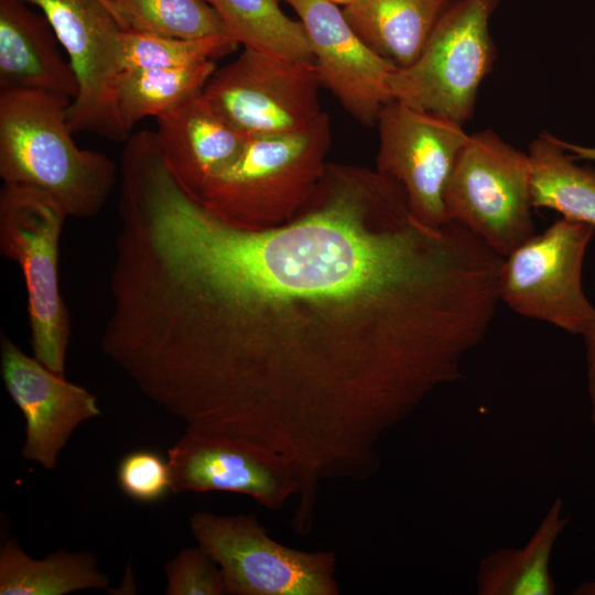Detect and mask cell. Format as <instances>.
I'll list each match as a JSON object with an SVG mask.
<instances>
[{
    "label": "cell",
    "mask_w": 595,
    "mask_h": 595,
    "mask_svg": "<svg viewBox=\"0 0 595 595\" xmlns=\"http://www.w3.org/2000/svg\"><path fill=\"white\" fill-rule=\"evenodd\" d=\"M118 218L101 353L186 430L281 455L304 515L323 482L378 470L383 434L463 377L500 302V257L420 221L377 170L327 163L292 220L249 230L154 159Z\"/></svg>",
    "instance_id": "6da1fadb"
},
{
    "label": "cell",
    "mask_w": 595,
    "mask_h": 595,
    "mask_svg": "<svg viewBox=\"0 0 595 595\" xmlns=\"http://www.w3.org/2000/svg\"><path fill=\"white\" fill-rule=\"evenodd\" d=\"M71 98L37 91H0V177L54 199L67 217L100 213L117 182L101 152L79 149L66 116Z\"/></svg>",
    "instance_id": "7a4b0ae2"
},
{
    "label": "cell",
    "mask_w": 595,
    "mask_h": 595,
    "mask_svg": "<svg viewBox=\"0 0 595 595\" xmlns=\"http://www.w3.org/2000/svg\"><path fill=\"white\" fill-rule=\"evenodd\" d=\"M331 143V121L324 111L302 130L248 137L232 163L194 197L223 220L244 229L281 226L313 194L326 169Z\"/></svg>",
    "instance_id": "3957f363"
},
{
    "label": "cell",
    "mask_w": 595,
    "mask_h": 595,
    "mask_svg": "<svg viewBox=\"0 0 595 595\" xmlns=\"http://www.w3.org/2000/svg\"><path fill=\"white\" fill-rule=\"evenodd\" d=\"M66 213L34 188L3 184L0 191V252L24 277L34 357L64 375L69 313L60 291V238Z\"/></svg>",
    "instance_id": "277c9868"
},
{
    "label": "cell",
    "mask_w": 595,
    "mask_h": 595,
    "mask_svg": "<svg viewBox=\"0 0 595 595\" xmlns=\"http://www.w3.org/2000/svg\"><path fill=\"white\" fill-rule=\"evenodd\" d=\"M499 0H455L419 57L389 77L392 99L461 125L473 117L477 91L496 51L488 21Z\"/></svg>",
    "instance_id": "5b68a950"
},
{
    "label": "cell",
    "mask_w": 595,
    "mask_h": 595,
    "mask_svg": "<svg viewBox=\"0 0 595 595\" xmlns=\"http://www.w3.org/2000/svg\"><path fill=\"white\" fill-rule=\"evenodd\" d=\"M443 199L447 220L504 258L534 235L529 154L491 130L468 136Z\"/></svg>",
    "instance_id": "8992f818"
},
{
    "label": "cell",
    "mask_w": 595,
    "mask_h": 595,
    "mask_svg": "<svg viewBox=\"0 0 595 595\" xmlns=\"http://www.w3.org/2000/svg\"><path fill=\"white\" fill-rule=\"evenodd\" d=\"M191 532L219 566L230 595H338L336 555L286 547L255 513L195 512Z\"/></svg>",
    "instance_id": "52a82bcc"
},
{
    "label": "cell",
    "mask_w": 595,
    "mask_h": 595,
    "mask_svg": "<svg viewBox=\"0 0 595 595\" xmlns=\"http://www.w3.org/2000/svg\"><path fill=\"white\" fill-rule=\"evenodd\" d=\"M595 227L563 217L507 257L499 274L500 302L516 313L584 335L595 307L582 286V267Z\"/></svg>",
    "instance_id": "ba28073f"
},
{
    "label": "cell",
    "mask_w": 595,
    "mask_h": 595,
    "mask_svg": "<svg viewBox=\"0 0 595 595\" xmlns=\"http://www.w3.org/2000/svg\"><path fill=\"white\" fill-rule=\"evenodd\" d=\"M314 62L244 47L216 68L202 94L212 108L247 137L286 133L312 125L323 112Z\"/></svg>",
    "instance_id": "9c48e42d"
},
{
    "label": "cell",
    "mask_w": 595,
    "mask_h": 595,
    "mask_svg": "<svg viewBox=\"0 0 595 595\" xmlns=\"http://www.w3.org/2000/svg\"><path fill=\"white\" fill-rule=\"evenodd\" d=\"M36 6L65 48L79 90L66 109L73 133L127 141L115 104L121 30L99 0H24Z\"/></svg>",
    "instance_id": "30bf717a"
},
{
    "label": "cell",
    "mask_w": 595,
    "mask_h": 595,
    "mask_svg": "<svg viewBox=\"0 0 595 595\" xmlns=\"http://www.w3.org/2000/svg\"><path fill=\"white\" fill-rule=\"evenodd\" d=\"M377 171L399 183L412 214L441 227L447 220L444 190L468 134L448 118L392 100L377 118Z\"/></svg>",
    "instance_id": "8fae6325"
},
{
    "label": "cell",
    "mask_w": 595,
    "mask_h": 595,
    "mask_svg": "<svg viewBox=\"0 0 595 595\" xmlns=\"http://www.w3.org/2000/svg\"><path fill=\"white\" fill-rule=\"evenodd\" d=\"M167 463L174 494L229 491L279 510L298 491L294 472L281 455L241 437L185 430L167 451Z\"/></svg>",
    "instance_id": "7c38bea8"
},
{
    "label": "cell",
    "mask_w": 595,
    "mask_h": 595,
    "mask_svg": "<svg viewBox=\"0 0 595 595\" xmlns=\"http://www.w3.org/2000/svg\"><path fill=\"white\" fill-rule=\"evenodd\" d=\"M282 1L293 8L305 29L321 85L356 120L376 123L382 107L393 100L388 82L397 67L359 39L333 1Z\"/></svg>",
    "instance_id": "4fadbf2b"
},
{
    "label": "cell",
    "mask_w": 595,
    "mask_h": 595,
    "mask_svg": "<svg viewBox=\"0 0 595 595\" xmlns=\"http://www.w3.org/2000/svg\"><path fill=\"white\" fill-rule=\"evenodd\" d=\"M0 350L3 382L25 419L22 457L54 469L76 428L100 415L97 398L23 353L3 332Z\"/></svg>",
    "instance_id": "5bb4252c"
},
{
    "label": "cell",
    "mask_w": 595,
    "mask_h": 595,
    "mask_svg": "<svg viewBox=\"0 0 595 595\" xmlns=\"http://www.w3.org/2000/svg\"><path fill=\"white\" fill-rule=\"evenodd\" d=\"M202 91L156 118L165 163L193 196L232 163L248 139L212 108Z\"/></svg>",
    "instance_id": "9a60e30c"
},
{
    "label": "cell",
    "mask_w": 595,
    "mask_h": 595,
    "mask_svg": "<svg viewBox=\"0 0 595 595\" xmlns=\"http://www.w3.org/2000/svg\"><path fill=\"white\" fill-rule=\"evenodd\" d=\"M24 0H0V91L37 90L73 100L75 72L46 17Z\"/></svg>",
    "instance_id": "2e32d148"
},
{
    "label": "cell",
    "mask_w": 595,
    "mask_h": 595,
    "mask_svg": "<svg viewBox=\"0 0 595 595\" xmlns=\"http://www.w3.org/2000/svg\"><path fill=\"white\" fill-rule=\"evenodd\" d=\"M451 0H351L343 14L359 39L397 68L421 54Z\"/></svg>",
    "instance_id": "e0dca14e"
},
{
    "label": "cell",
    "mask_w": 595,
    "mask_h": 595,
    "mask_svg": "<svg viewBox=\"0 0 595 595\" xmlns=\"http://www.w3.org/2000/svg\"><path fill=\"white\" fill-rule=\"evenodd\" d=\"M563 502L556 498L529 542L502 548L483 558L476 575L480 595H551L555 585L549 564L551 552L569 518L561 517Z\"/></svg>",
    "instance_id": "ac0fdd59"
},
{
    "label": "cell",
    "mask_w": 595,
    "mask_h": 595,
    "mask_svg": "<svg viewBox=\"0 0 595 595\" xmlns=\"http://www.w3.org/2000/svg\"><path fill=\"white\" fill-rule=\"evenodd\" d=\"M108 577L94 554L58 550L42 560L28 555L14 539L0 550V595H64L104 589Z\"/></svg>",
    "instance_id": "d6986e66"
},
{
    "label": "cell",
    "mask_w": 595,
    "mask_h": 595,
    "mask_svg": "<svg viewBox=\"0 0 595 595\" xmlns=\"http://www.w3.org/2000/svg\"><path fill=\"white\" fill-rule=\"evenodd\" d=\"M528 154L533 208L553 209L595 227V169L577 165L548 132L530 143Z\"/></svg>",
    "instance_id": "ffe728a7"
},
{
    "label": "cell",
    "mask_w": 595,
    "mask_h": 595,
    "mask_svg": "<svg viewBox=\"0 0 595 595\" xmlns=\"http://www.w3.org/2000/svg\"><path fill=\"white\" fill-rule=\"evenodd\" d=\"M215 61L175 68L121 71L115 86V104L127 132L141 119L159 116L201 93L216 71Z\"/></svg>",
    "instance_id": "44dd1931"
},
{
    "label": "cell",
    "mask_w": 595,
    "mask_h": 595,
    "mask_svg": "<svg viewBox=\"0 0 595 595\" xmlns=\"http://www.w3.org/2000/svg\"><path fill=\"white\" fill-rule=\"evenodd\" d=\"M205 1L219 15L225 34L244 47L314 62L303 24L285 15L277 0Z\"/></svg>",
    "instance_id": "7402d4cb"
},
{
    "label": "cell",
    "mask_w": 595,
    "mask_h": 595,
    "mask_svg": "<svg viewBox=\"0 0 595 595\" xmlns=\"http://www.w3.org/2000/svg\"><path fill=\"white\" fill-rule=\"evenodd\" d=\"M99 1L122 32L187 39L225 34L219 15L205 0Z\"/></svg>",
    "instance_id": "603a6c76"
},
{
    "label": "cell",
    "mask_w": 595,
    "mask_h": 595,
    "mask_svg": "<svg viewBox=\"0 0 595 595\" xmlns=\"http://www.w3.org/2000/svg\"><path fill=\"white\" fill-rule=\"evenodd\" d=\"M239 44L225 34L176 37L121 32V71L185 67L215 61L232 53Z\"/></svg>",
    "instance_id": "cb8c5ba5"
},
{
    "label": "cell",
    "mask_w": 595,
    "mask_h": 595,
    "mask_svg": "<svg viewBox=\"0 0 595 595\" xmlns=\"http://www.w3.org/2000/svg\"><path fill=\"white\" fill-rule=\"evenodd\" d=\"M117 480L121 491L139 502H154L172 491L167 459L149 448L125 455L118 465Z\"/></svg>",
    "instance_id": "d4e9b609"
},
{
    "label": "cell",
    "mask_w": 595,
    "mask_h": 595,
    "mask_svg": "<svg viewBox=\"0 0 595 595\" xmlns=\"http://www.w3.org/2000/svg\"><path fill=\"white\" fill-rule=\"evenodd\" d=\"M167 595L226 594L221 571L199 545L182 549L165 565Z\"/></svg>",
    "instance_id": "484cf974"
},
{
    "label": "cell",
    "mask_w": 595,
    "mask_h": 595,
    "mask_svg": "<svg viewBox=\"0 0 595 595\" xmlns=\"http://www.w3.org/2000/svg\"><path fill=\"white\" fill-rule=\"evenodd\" d=\"M587 359L588 393L592 405V422L595 424V321L584 334Z\"/></svg>",
    "instance_id": "4316f807"
},
{
    "label": "cell",
    "mask_w": 595,
    "mask_h": 595,
    "mask_svg": "<svg viewBox=\"0 0 595 595\" xmlns=\"http://www.w3.org/2000/svg\"><path fill=\"white\" fill-rule=\"evenodd\" d=\"M556 143L565 150L574 160L595 161V148L578 145L558 139Z\"/></svg>",
    "instance_id": "83f0119b"
},
{
    "label": "cell",
    "mask_w": 595,
    "mask_h": 595,
    "mask_svg": "<svg viewBox=\"0 0 595 595\" xmlns=\"http://www.w3.org/2000/svg\"><path fill=\"white\" fill-rule=\"evenodd\" d=\"M576 595H595V581L581 583L573 592Z\"/></svg>",
    "instance_id": "f1b7e54d"
},
{
    "label": "cell",
    "mask_w": 595,
    "mask_h": 595,
    "mask_svg": "<svg viewBox=\"0 0 595 595\" xmlns=\"http://www.w3.org/2000/svg\"><path fill=\"white\" fill-rule=\"evenodd\" d=\"M331 1H333V2L336 3V4L345 6V4H347L348 2H350L351 0H331Z\"/></svg>",
    "instance_id": "f546056e"
}]
</instances>
